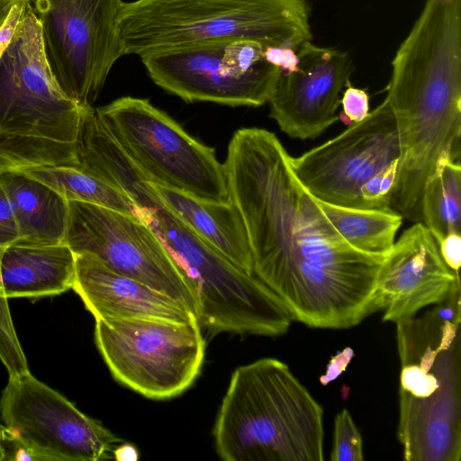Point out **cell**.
<instances>
[{
  "instance_id": "6da1fadb",
  "label": "cell",
  "mask_w": 461,
  "mask_h": 461,
  "mask_svg": "<svg viewBox=\"0 0 461 461\" xmlns=\"http://www.w3.org/2000/svg\"><path fill=\"white\" fill-rule=\"evenodd\" d=\"M231 202L251 250L253 275L273 291L293 321L347 329L377 312L386 256L348 245L300 183L291 156L273 133L237 131L224 163Z\"/></svg>"
},
{
  "instance_id": "7a4b0ae2",
  "label": "cell",
  "mask_w": 461,
  "mask_h": 461,
  "mask_svg": "<svg viewBox=\"0 0 461 461\" xmlns=\"http://www.w3.org/2000/svg\"><path fill=\"white\" fill-rule=\"evenodd\" d=\"M460 284L422 315L396 322L397 436L407 461L461 458Z\"/></svg>"
},
{
  "instance_id": "3957f363",
  "label": "cell",
  "mask_w": 461,
  "mask_h": 461,
  "mask_svg": "<svg viewBox=\"0 0 461 461\" xmlns=\"http://www.w3.org/2000/svg\"><path fill=\"white\" fill-rule=\"evenodd\" d=\"M84 106L57 82L40 23L32 3H25L0 54V175L42 166L77 167Z\"/></svg>"
},
{
  "instance_id": "277c9868",
  "label": "cell",
  "mask_w": 461,
  "mask_h": 461,
  "mask_svg": "<svg viewBox=\"0 0 461 461\" xmlns=\"http://www.w3.org/2000/svg\"><path fill=\"white\" fill-rule=\"evenodd\" d=\"M213 438L224 461H322L323 410L286 364L261 358L232 374Z\"/></svg>"
},
{
  "instance_id": "5b68a950",
  "label": "cell",
  "mask_w": 461,
  "mask_h": 461,
  "mask_svg": "<svg viewBox=\"0 0 461 461\" xmlns=\"http://www.w3.org/2000/svg\"><path fill=\"white\" fill-rule=\"evenodd\" d=\"M309 17L305 0H135L122 2L118 29L123 56L228 40L297 51L312 39Z\"/></svg>"
},
{
  "instance_id": "8992f818",
  "label": "cell",
  "mask_w": 461,
  "mask_h": 461,
  "mask_svg": "<svg viewBox=\"0 0 461 461\" xmlns=\"http://www.w3.org/2000/svg\"><path fill=\"white\" fill-rule=\"evenodd\" d=\"M165 244L190 290L201 328L221 332L276 337L293 318L256 276L238 267L165 205L142 216Z\"/></svg>"
},
{
  "instance_id": "52a82bcc",
  "label": "cell",
  "mask_w": 461,
  "mask_h": 461,
  "mask_svg": "<svg viewBox=\"0 0 461 461\" xmlns=\"http://www.w3.org/2000/svg\"><path fill=\"white\" fill-rule=\"evenodd\" d=\"M126 154L156 185L197 199L231 202L224 164L149 100L124 96L96 108Z\"/></svg>"
},
{
  "instance_id": "ba28073f",
  "label": "cell",
  "mask_w": 461,
  "mask_h": 461,
  "mask_svg": "<svg viewBox=\"0 0 461 461\" xmlns=\"http://www.w3.org/2000/svg\"><path fill=\"white\" fill-rule=\"evenodd\" d=\"M95 338L113 376L154 400L184 393L204 358L205 341L196 319L95 320Z\"/></svg>"
},
{
  "instance_id": "9c48e42d",
  "label": "cell",
  "mask_w": 461,
  "mask_h": 461,
  "mask_svg": "<svg viewBox=\"0 0 461 461\" xmlns=\"http://www.w3.org/2000/svg\"><path fill=\"white\" fill-rule=\"evenodd\" d=\"M250 40L209 41L140 58L152 81L185 102L230 106L268 103L281 69Z\"/></svg>"
},
{
  "instance_id": "30bf717a",
  "label": "cell",
  "mask_w": 461,
  "mask_h": 461,
  "mask_svg": "<svg viewBox=\"0 0 461 461\" xmlns=\"http://www.w3.org/2000/svg\"><path fill=\"white\" fill-rule=\"evenodd\" d=\"M122 0H32L50 69L81 105H92L123 56L118 16Z\"/></svg>"
},
{
  "instance_id": "8fae6325",
  "label": "cell",
  "mask_w": 461,
  "mask_h": 461,
  "mask_svg": "<svg viewBox=\"0 0 461 461\" xmlns=\"http://www.w3.org/2000/svg\"><path fill=\"white\" fill-rule=\"evenodd\" d=\"M65 242L112 270L176 300L196 317L194 297L165 244L140 218L95 204L68 201ZM197 319V318H196Z\"/></svg>"
},
{
  "instance_id": "7c38bea8",
  "label": "cell",
  "mask_w": 461,
  "mask_h": 461,
  "mask_svg": "<svg viewBox=\"0 0 461 461\" xmlns=\"http://www.w3.org/2000/svg\"><path fill=\"white\" fill-rule=\"evenodd\" d=\"M0 418L42 461L116 458L122 441L30 372L9 376Z\"/></svg>"
},
{
  "instance_id": "4fadbf2b",
  "label": "cell",
  "mask_w": 461,
  "mask_h": 461,
  "mask_svg": "<svg viewBox=\"0 0 461 461\" xmlns=\"http://www.w3.org/2000/svg\"><path fill=\"white\" fill-rule=\"evenodd\" d=\"M399 156L396 122L384 100L363 121L299 157H291V167L316 199L366 209L360 197L362 185Z\"/></svg>"
},
{
  "instance_id": "5bb4252c",
  "label": "cell",
  "mask_w": 461,
  "mask_h": 461,
  "mask_svg": "<svg viewBox=\"0 0 461 461\" xmlns=\"http://www.w3.org/2000/svg\"><path fill=\"white\" fill-rule=\"evenodd\" d=\"M296 53L298 67L281 73L268 101L269 116L289 137L313 140L339 120L336 111L353 61L346 51L311 41L303 43Z\"/></svg>"
},
{
  "instance_id": "9a60e30c",
  "label": "cell",
  "mask_w": 461,
  "mask_h": 461,
  "mask_svg": "<svg viewBox=\"0 0 461 461\" xmlns=\"http://www.w3.org/2000/svg\"><path fill=\"white\" fill-rule=\"evenodd\" d=\"M460 284L428 228L416 221L394 241L380 272L375 303L383 321L398 322L439 304Z\"/></svg>"
},
{
  "instance_id": "2e32d148",
  "label": "cell",
  "mask_w": 461,
  "mask_h": 461,
  "mask_svg": "<svg viewBox=\"0 0 461 461\" xmlns=\"http://www.w3.org/2000/svg\"><path fill=\"white\" fill-rule=\"evenodd\" d=\"M72 289L95 320L163 319L187 321L196 319L190 311L168 295L112 270L88 255H76Z\"/></svg>"
},
{
  "instance_id": "e0dca14e",
  "label": "cell",
  "mask_w": 461,
  "mask_h": 461,
  "mask_svg": "<svg viewBox=\"0 0 461 461\" xmlns=\"http://www.w3.org/2000/svg\"><path fill=\"white\" fill-rule=\"evenodd\" d=\"M77 157L78 168L122 192L142 215L164 205L154 185L116 141L93 105L83 108Z\"/></svg>"
},
{
  "instance_id": "ac0fdd59",
  "label": "cell",
  "mask_w": 461,
  "mask_h": 461,
  "mask_svg": "<svg viewBox=\"0 0 461 461\" xmlns=\"http://www.w3.org/2000/svg\"><path fill=\"white\" fill-rule=\"evenodd\" d=\"M0 272L7 298L58 295L73 288L76 255L66 242H15L2 251Z\"/></svg>"
},
{
  "instance_id": "d6986e66",
  "label": "cell",
  "mask_w": 461,
  "mask_h": 461,
  "mask_svg": "<svg viewBox=\"0 0 461 461\" xmlns=\"http://www.w3.org/2000/svg\"><path fill=\"white\" fill-rule=\"evenodd\" d=\"M153 185L162 203L173 214L238 267L253 275L247 230L232 202L203 201L176 189Z\"/></svg>"
},
{
  "instance_id": "ffe728a7",
  "label": "cell",
  "mask_w": 461,
  "mask_h": 461,
  "mask_svg": "<svg viewBox=\"0 0 461 461\" xmlns=\"http://www.w3.org/2000/svg\"><path fill=\"white\" fill-rule=\"evenodd\" d=\"M0 182L17 219L21 236L18 241L39 244L65 242L68 200L47 185L20 171L2 173Z\"/></svg>"
},
{
  "instance_id": "44dd1931",
  "label": "cell",
  "mask_w": 461,
  "mask_h": 461,
  "mask_svg": "<svg viewBox=\"0 0 461 461\" xmlns=\"http://www.w3.org/2000/svg\"><path fill=\"white\" fill-rule=\"evenodd\" d=\"M314 199L336 231L352 248L371 255L386 256L390 252L403 219L398 212L341 206Z\"/></svg>"
},
{
  "instance_id": "7402d4cb",
  "label": "cell",
  "mask_w": 461,
  "mask_h": 461,
  "mask_svg": "<svg viewBox=\"0 0 461 461\" xmlns=\"http://www.w3.org/2000/svg\"><path fill=\"white\" fill-rule=\"evenodd\" d=\"M20 172L36 179L68 201H78L142 220V213L122 192L77 167L42 166Z\"/></svg>"
},
{
  "instance_id": "603a6c76",
  "label": "cell",
  "mask_w": 461,
  "mask_h": 461,
  "mask_svg": "<svg viewBox=\"0 0 461 461\" xmlns=\"http://www.w3.org/2000/svg\"><path fill=\"white\" fill-rule=\"evenodd\" d=\"M421 220L438 244L450 233L460 234L461 167L449 158L441 160L423 188Z\"/></svg>"
},
{
  "instance_id": "cb8c5ba5",
  "label": "cell",
  "mask_w": 461,
  "mask_h": 461,
  "mask_svg": "<svg viewBox=\"0 0 461 461\" xmlns=\"http://www.w3.org/2000/svg\"><path fill=\"white\" fill-rule=\"evenodd\" d=\"M363 442L349 411L342 410L334 420L333 447L330 453L332 461H361Z\"/></svg>"
},
{
  "instance_id": "d4e9b609",
  "label": "cell",
  "mask_w": 461,
  "mask_h": 461,
  "mask_svg": "<svg viewBox=\"0 0 461 461\" xmlns=\"http://www.w3.org/2000/svg\"><path fill=\"white\" fill-rule=\"evenodd\" d=\"M399 158L379 170L360 188V197L366 209L388 210L395 185Z\"/></svg>"
},
{
  "instance_id": "484cf974",
  "label": "cell",
  "mask_w": 461,
  "mask_h": 461,
  "mask_svg": "<svg viewBox=\"0 0 461 461\" xmlns=\"http://www.w3.org/2000/svg\"><path fill=\"white\" fill-rule=\"evenodd\" d=\"M346 86L340 98L342 111L338 116L344 124L351 125L363 121L369 114V96L365 90L351 86L350 82Z\"/></svg>"
},
{
  "instance_id": "4316f807",
  "label": "cell",
  "mask_w": 461,
  "mask_h": 461,
  "mask_svg": "<svg viewBox=\"0 0 461 461\" xmlns=\"http://www.w3.org/2000/svg\"><path fill=\"white\" fill-rule=\"evenodd\" d=\"M42 461L27 444L5 424H0V461Z\"/></svg>"
},
{
  "instance_id": "83f0119b",
  "label": "cell",
  "mask_w": 461,
  "mask_h": 461,
  "mask_svg": "<svg viewBox=\"0 0 461 461\" xmlns=\"http://www.w3.org/2000/svg\"><path fill=\"white\" fill-rule=\"evenodd\" d=\"M20 230L12 203L0 182V249L20 240Z\"/></svg>"
},
{
  "instance_id": "f1b7e54d",
  "label": "cell",
  "mask_w": 461,
  "mask_h": 461,
  "mask_svg": "<svg viewBox=\"0 0 461 461\" xmlns=\"http://www.w3.org/2000/svg\"><path fill=\"white\" fill-rule=\"evenodd\" d=\"M439 253L447 266L459 275L461 266V236L459 233L447 235L438 244Z\"/></svg>"
},
{
  "instance_id": "f546056e",
  "label": "cell",
  "mask_w": 461,
  "mask_h": 461,
  "mask_svg": "<svg viewBox=\"0 0 461 461\" xmlns=\"http://www.w3.org/2000/svg\"><path fill=\"white\" fill-rule=\"evenodd\" d=\"M267 59L277 66L283 73L292 72L298 67V57L294 50L286 47L266 48Z\"/></svg>"
},
{
  "instance_id": "4dcf8cb0",
  "label": "cell",
  "mask_w": 461,
  "mask_h": 461,
  "mask_svg": "<svg viewBox=\"0 0 461 461\" xmlns=\"http://www.w3.org/2000/svg\"><path fill=\"white\" fill-rule=\"evenodd\" d=\"M353 356V350L350 348H347L342 352L332 357L327 366L326 374L321 377V384H327L337 378L346 369Z\"/></svg>"
},
{
  "instance_id": "1f68e13d",
  "label": "cell",
  "mask_w": 461,
  "mask_h": 461,
  "mask_svg": "<svg viewBox=\"0 0 461 461\" xmlns=\"http://www.w3.org/2000/svg\"><path fill=\"white\" fill-rule=\"evenodd\" d=\"M14 5L9 0H0V27L4 24Z\"/></svg>"
},
{
  "instance_id": "d6a6232c",
  "label": "cell",
  "mask_w": 461,
  "mask_h": 461,
  "mask_svg": "<svg viewBox=\"0 0 461 461\" xmlns=\"http://www.w3.org/2000/svg\"><path fill=\"white\" fill-rule=\"evenodd\" d=\"M9 1H11L14 4H16V3H32V0H9Z\"/></svg>"
}]
</instances>
